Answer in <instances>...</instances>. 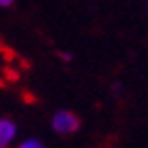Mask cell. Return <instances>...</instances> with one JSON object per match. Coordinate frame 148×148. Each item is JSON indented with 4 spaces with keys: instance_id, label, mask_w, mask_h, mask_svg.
Here are the masks:
<instances>
[{
    "instance_id": "cell-1",
    "label": "cell",
    "mask_w": 148,
    "mask_h": 148,
    "mask_svg": "<svg viewBox=\"0 0 148 148\" xmlns=\"http://www.w3.org/2000/svg\"><path fill=\"white\" fill-rule=\"evenodd\" d=\"M51 127H53L55 133H59V136H72V133L78 131L80 119L72 110H57L53 114V119H51Z\"/></svg>"
},
{
    "instance_id": "cell-2",
    "label": "cell",
    "mask_w": 148,
    "mask_h": 148,
    "mask_svg": "<svg viewBox=\"0 0 148 148\" xmlns=\"http://www.w3.org/2000/svg\"><path fill=\"white\" fill-rule=\"evenodd\" d=\"M17 138V125L15 121L2 116L0 119V148H9Z\"/></svg>"
},
{
    "instance_id": "cell-3",
    "label": "cell",
    "mask_w": 148,
    "mask_h": 148,
    "mask_svg": "<svg viewBox=\"0 0 148 148\" xmlns=\"http://www.w3.org/2000/svg\"><path fill=\"white\" fill-rule=\"evenodd\" d=\"M19 148H45V144L36 138H28V140H23V142L19 144Z\"/></svg>"
},
{
    "instance_id": "cell-4",
    "label": "cell",
    "mask_w": 148,
    "mask_h": 148,
    "mask_svg": "<svg viewBox=\"0 0 148 148\" xmlns=\"http://www.w3.org/2000/svg\"><path fill=\"white\" fill-rule=\"evenodd\" d=\"M15 4V0H0V9H11Z\"/></svg>"
},
{
    "instance_id": "cell-5",
    "label": "cell",
    "mask_w": 148,
    "mask_h": 148,
    "mask_svg": "<svg viewBox=\"0 0 148 148\" xmlns=\"http://www.w3.org/2000/svg\"><path fill=\"white\" fill-rule=\"evenodd\" d=\"M59 57H62V62H72V53H68V51H62Z\"/></svg>"
}]
</instances>
